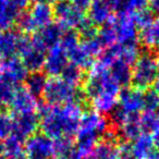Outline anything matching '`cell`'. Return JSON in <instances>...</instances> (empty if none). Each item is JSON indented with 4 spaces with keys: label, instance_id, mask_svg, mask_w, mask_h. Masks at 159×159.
<instances>
[{
    "label": "cell",
    "instance_id": "ffe728a7",
    "mask_svg": "<svg viewBox=\"0 0 159 159\" xmlns=\"http://www.w3.org/2000/svg\"><path fill=\"white\" fill-rule=\"evenodd\" d=\"M91 1H92V0H91Z\"/></svg>",
    "mask_w": 159,
    "mask_h": 159
},
{
    "label": "cell",
    "instance_id": "5bb4252c",
    "mask_svg": "<svg viewBox=\"0 0 159 159\" xmlns=\"http://www.w3.org/2000/svg\"><path fill=\"white\" fill-rule=\"evenodd\" d=\"M83 76H84L83 71L72 63H68V66L64 68L61 73V79L74 86L82 82Z\"/></svg>",
    "mask_w": 159,
    "mask_h": 159
},
{
    "label": "cell",
    "instance_id": "7c38bea8",
    "mask_svg": "<svg viewBox=\"0 0 159 159\" xmlns=\"http://www.w3.org/2000/svg\"><path fill=\"white\" fill-rule=\"evenodd\" d=\"M139 125L142 132H144L145 135L159 133V112L146 111L139 117Z\"/></svg>",
    "mask_w": 159,
    "mask_h": 159
},
{
    "label": "cell",
    "instance_id": "277c9868",
    "mask_svg": "<svg viewBox=\"0 0 159 159\" xmlns=\"http://www.w3.org/2000/svg\"><path fill=\"white\" fill-rule=\"evenodd\" d=\"M159 76V66L152 53L139 55L131 71V83L139 91H147Z\"/></svg>",
    "mask_w": 159,
    "mask_h": 159
},
{
    "label": "cell",
    "instance_id": "3957f363",
    "mask_svg": "<svg viewBox=\"0 0 159 159\" xmlns=\"http://www.w3.org/2000/svg\"><path fill=\"white\" fill-rule=\"evenodd\" d=\"M107 123L97 112H86L81 117L76 132L75 148L80 155L85 156L91 149H94L100 136L106 132Z\"/></svg>",
    "mask_w": 159,
    "mask_h": 159
},
{
    "label": "cell",
    "instance_id": "8fae6325",
    "mask_svg": "<svg viewBox=\"0 0 159 159\" xmlns=\"http://www.w3.org/2000/svg\"><path fill=\"white\" fill-rule=\"evenodd\" d=\"M64 30L60 26L58 23H50V24L46 25L43 29L42 37H40L39 42L42 44L43 48H52V47L57 46L59 44L61 36L63 34Z\"/></svg>",
    "mask_w": 159,
    "mask_h": 159
},
{
    "label": "cell",
    "instance_id": "5b68a950",
    "mask_svg": "<svg viewBox=\"0 0 159 159\" xmlns=\"http://www.w3.org/2000/svg\"><path fill=\"white\" fill-rule=\"evenodd\" d=\"M45 99L49 106H61L68 104H80L83 95L76 86L58 77H51L44 89Z\"/></svg>",
    "mask_w": 159,
    "mask_h": 159
},
{
    "label": "cell",
    "instance_id": "ac0fdd59",
    "mask_svg": "<svg viewBox=\"0 0 159 159\" xmlns=\"http://www.w3.org/2000/svg\"><path fill=\"white\" fill-rule=\"evenodd\" d=\"M154 91L159 95V76L157 77V80L155 81V83H154Z\"/></svg>",
    "mask_w": 159,
    "mask_h": 159
},
{
    "label": "cell",
    "instance_id": "6da1fadb",
    "mask_svg": "<svg viewBox=\"0 0 159 159\" xmlns=\"http://www.w3.org/2000/svg\"><path fill=\"white\" fill-rule=\"evenodd\" d=\"M92 68L91 74L85 81L84 95L92 100L97 110L105 112L111 111L117 106L121 86L116 82L109 69L99 62Z\"/></svg>",
    "mask_w": 159,
    "mask_h": 159
},
{
    "label": "cell",
    "instance_id": "9a60e30c",
    "mask_svg": "<svg viewBox=\"0 0 159 159\" xmlns=\"http://www.w3.org/2000/svg\"><path fill=\"white\" fill-rule=\"evenodd\" d=\"M143 108L149 112H159V95L154 89H147L144 93Z\"/></svg>",
    "mask_w": 159,
    "mask_h": 159
},
{
    "label": "cell",
    "instance_id": "9c48e42d",
    "mask_svg": "<svg viewBox=\"0 0 159 159\" xmlns=\"http://www.w3.org/2000/svg\"><path fill=\"white\" fill-rule=\"evenodd\" d=\"M89 21L95 24H105L111 19V7L105 0H93L89 5Z\"/></svg>",
    "mask_w": 159,
    "mask_h": 159
},
{
    "label": "cell",
    "instance_id": "d6986e66",
    "mask_svg": "<svg viewBox=\"0 0 159 159\" xmlns=\"http://www.w3.org/2000/svg\"><path fill=\"white\" fill-rule=\"evenodd\" d=\"M147 159H159V154L157 152H155L154 154H152V156H150L149 158H147Z\"/></svg>",
    "mask_w": 159,
    "mask_h": 159
},
{
    "label": "cell",
    "instance_id": "30bf717a",
    "mask_svg": "<svg viewBox=\"0 0 159 159\" xmlns=\"http://www.w3.org/2000/svg\"><path fill=\"white\" fill-rule=\"evenodd\" d=\"M134 141V144L131 146L130 149L135 159H147L156 152L152 137L149 135H139Z\"/></svg>",
    "mask_w": 159,
    "mask_h": 159
},
{
    "label": "cell",
    "instance_id": "7a4b0ae2",
    "mask_svg": "<svg viewBox=\"0 0 159 159\" xmlns=\"http://www.w3.org/2000/svg\"><path fill=\"white\" fill-rule=\"evenodd\" d=\"M82 111L77 104L49 106L44 118V131L56 139H69L76 134Z\"/></svg>",
    "mask_w": 159,
    "mask_h": 159
},
{
    "label": "cell",
    "instance_id": "4fadbf2b",
    "mask_svg": "<svg viewBox=\"0 0 159 159\" xmlns=\"http://www.w3.org/2000/svg\"><path fill=\"white\" fill-rule=\"evenodd\" d=\"M94 148L95 150L93 155H91L93 159H119V149L115 147L111 142H105Z\"/></svg>",
    "mask_w": 159,
    "mask_h": 159
},
{
    "label": "cell",
    "instance_id": "ba28073f",
    "mask_svg": "<svg viewBox=\"0 0 159 159\" xmlns=\"http://www.w3.org/2000/svg\"><path fill=\"white\" fill-rule=\"evenodd\" d=\"M68 53L58 44L57 46L49 49V56L47 59H45V68L47 73L52 77H57L59 74L61 75L62 71L68 66Z\"/></svg>",
    "mask_w": 159,
    "mask_h": 159
},
{
    "label": "cell",
    "instance_id": "52a82bcc",
    "mask_svg": "<svg viewBox=\"0 0 159 159\" xmlns=\"http://www.w3.org/2000/svg\"><path fill=\"white\" fill-rule=\"evenodd\" d=\"M143 92L134 87L121 89L117 105L128 115H139V111L143 109Z\"/></svg>",
    "mask_w": 159,
    "mask_h": 159
},
{
    "label": "cell",
    "instance_id": "2e32d148",
    "mask_svg": "<svg viewBox=\"0 0 159 159\" xmlns=\"http://www.w3.org/2000/svg\"><path fill=\"white\" fill-rule=\"evenodd\" d=\"M119 152H120L119 159H135L134 157L132 156V154H131L130 146H129V148H126V149H124V148H120Z\"/></svg>",
    "mask_w": 159,
    "mask_h": 159
},
{
    "label": "cell",
    "instance_id": "e0dca14e",
    "mask_svg": "<svg viewBox=\"0 0 159 159\" xmlns=\"http://www.w3.org/2000/svg\"><path fill=\"white\" fill-rule=\"evenodd\" d=\"M148 5L152 13H159V0H148Z\"/></svg>",
    "mask_w": 159,
    "mask_h": 159
},
{
    "label": "cell",
    "instance_id": "8992f818",
    "mask_svg": "<svg viewBox=\"0 0 159 159\" xmlns=\"http://www.w3.org/2000/svg\"><path fill=\"white\" fill-rule=\"evenodd\" d=\"M53 18L63 30H77L86 19V11L79 8L72 0H59L52 7Z\"/></svg>",
    "mask_w": 159,
    "mask_h": 159
}]
</instances>
